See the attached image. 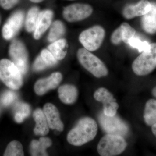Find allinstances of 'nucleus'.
Here are the masks:
<instances>
[{
	"mask_svg": "<svg viewBox=\"0 0 156 156\" xmlns=\"http://www.w3.org/2000/svg\"><path fill=\"white\" fill-rule=\"evenodd\" d=\"M98 132L96 122L89 117L79 120L76 126L69 132L68 141L72 145L80 146L95 138Z\"/></svg>",
	"mask_w": 156,
	"mask_h": 156,
	"instance_id": "obj_1",
	"label": "nucleus"
},
{
	"mask_svg": "<svg viewBox=\"0 0 156 156\" xmlns=\"http://www.w3.org/2000/svg\"><path fill=\"white\" fill-rule=\"evenodd\" d=\"M156 67V43L150 44L147 50L142 52L133 62L132 68L134 73L146 76L151 73Z\"/></svg>",
	"mask_w": 156,
	"mask_h": 156,
	"instance_id": "obj_2",
	"label": "nucleus"
},
{
	"mask_svg": "<svg viewBox=\"0 0 156 156\" xmlns=\"http://www.w3.org/2000/svg\"><path fill=\"white\" fill-rule=\"evenodd\" d=\"M22 74L13 62L8 59L0 61V79L10 89L17 90L22 87Z\"/></svg>",
	"mask_w": 156,
	"mask_h": 156,
	"instance_id": "obj_3",
	"label": "nucleus"
},
{
	"mask_svg": "<svg viewBox=\"0 0 156 156\" xmlns=\"http://www.w3.org/2000/svg\"><path fill=\"white\" fill-rule=\"evenodd\" d=\"M77 58L82 66L96 77H102L108 74L107 68L102 61L87 49H79Z\"/></svg>",
	"mask_w": 156,
	"mask_h": 156,
	"instance_id": "obj_4",
	"label": "nucleus"
},
{
	"mask_svg": "<svg viewBox=\"0 0 156 156\" xmlns=\"http://www.w3.org/2000/svg\"><path fill=\"white\" fill-rule=\"evenodd\" d=\"M127 146V142L123 136L107 134L98 143L97 151L101 156H116L122 154Z\"/></svg>",
	"mask_w": 156,
	"mask_h": 156,
	"instance_id": "obj_5",
	"label": "nucleus"
},
{
	"mask_svg": "<svg viewBox=\"0 0 156 156\" xmlns=\"http://www.w3.org/2000/svg\"><path fill=\"white\" fill-rule=\"evenodd\" d=\"M105 37V30L101 26L95 25L81 33L79 40L85 49L94 51L99 49Z\"/></svg>",
	"mask_w": 156,
	"mask_h": 156,
	"instance_id": "obj_6",
	"label": "nucleus"
},
{
	"mask_svg": "<svg viewBox=\"0 0 156 156\" xmlns=\"http://www.w3.org/2000/svg\"><path fill=\"white\" fill-rule=\"evenodd\" d=\"M98 120L101 128L108 134L123 136L128 134V126L116 115L108 116L101 113L98 116Z\"/></svg>",
	"mask_w": 156,
	"mask_h": 156,
	"instance_id": "obj_7",
	"label": "nucleus"
},
{
	"mask_svg": "<svg viewBox=\"0 0 156 156\" xmlns=\"http://www.w3.org/2000/svg\"><path fill=\"white\" fill-rule=\"evenodd\" d=\"M9 55L14 64L22 74H25L28 69V55L24 44L18 40L11 43L9 50Z\"/></svg>",
	"mask_w": 156,
	"mask_h": 156,
	"instance_id": "obj_8",
	"label": "nucleus"
},
{
	"mask_svg": "<svg viewBox=\"0 0 156 156\" xmlns=\"http://www.w3.org/2000/svg\"><path fill=\"white\" fill-rule=\"evenodd\" d=\"M92 12L93 9L89 5L74 4L64 8L62 14L66 21L75 22L88 18L92 14Z\"/></svg>",
	"mask_w": 156,
	"mask_h": 156,
	"instance_id": "obj_9",
	"label": "nucleus"
},
{
	"mask_svg": "<svg viewBox=\"0 0 156 156\" xmlns=\"http://www.w3.org/2000/svg\"><path fill=\"white\" fill-rule=\"evenodd\" d=\"M95 100L101 102L103 105V113L108 116L116 115L119 105L116 101L113 95L105 88L97 89L94 95Z\"/></svg>",
	"mask_w": 156,
	"mask_h": 156,
	"instance_id": "obj_10",
	"label": "nucleus"
},
{
	"mask_svg": "<svg viewBox=\"0 0 156 156\" xmlns=\"http://www.w3.org/2000/svg\"><path fill=\"white\" fill-rule=\"evenodd\" d=\"M24 14L21 11L15 12L10 17L2 29L3 37L10 40L15 36L22 26Z\"/></svg>",
	"mask_w": 156,
	"mask_h": 156,
	"instance_id": "obj_11",
	"label": "nucleus"
},
{
	"mask_svg": "<svg viewBox=\"0 0 156 156\" xmlns=\"http://www.w3.org/2000/svg\"><path fill=\"white\" fill-rule=\"evenodd\" d=\"M60 73H54L50 76L38 80L34 85V91L37 95H42L51 89L58 87L62 80Z\"/></svg>",
	"mask_w": 156,
	"mask_h": 156,
	"instance_id": "obj_12",
	"label": "nucleus"
},
{
	"mask_svg": "<svg viewBox=\"0 0 156 156\" xmlns=\"http://www.w3.org/2000/svg\"><path fill=\"white\" fill-rule=\"evenodd\" d=\"M43 111L48 121L49 128L53 130L62 131L64 125L60 119L58 109L52 104H46L44 107Z\"/></svg>",
	"mask_w": 156,
	"mask_h": 156,
	"instance_id": "obj_13",
	"label": "nucleus"
},
{
	"mask_svg": "<svg viewBox=\"0 0 156 156\" xmlns=\"http://www.w3.org/2000/svg\"><path fill=\"white\" fill-rule=\"evenodd\" d=\"M151 4L148 0H140L134 5H128L124 8L123 15L126 19L143 16L151 10Z\"/></svg>",
	"mask_w": 156,
	"mask_h": 156,
	"instance_id": "obj_14",
	"label": "nucleus"
},
{
	"mask_svg": "<svg viewBox=\"0 0 156 156\" xmlns=\"http://www.w3.org/2000/svg\"><path fill=\"white\" fill-rule=\"evenodd\" d=\"M53 13L50 10H45L40 12L35 28L34 30V37L36 40L40 39L44 33L51 25Z\"/></svg>",
	"mask_w": 156,
	"mask_h": 156,
	"instance_id": "obj_15",
	"label": "nucleus"
},
{
	"mask_svg": "<svg viewBox=\"0 0 156 156\" xmlns=\"http://www.w3.org/2000/svg\"><path fill=\"white\" fill-rule=\"evenodd\" d=\"M34 120L36 122L34 132L37 135L44 136L49 132V126L48 121L43 110L37 109L34 112Z\"/></svg>",
	"mask_w": 156,
	"mask_h": 156,
	"instance_id": "obj_16",
	"label": "nucleus"
},
{
	"mask_svg": "<svg viewBox=\"0 0 156 156\" xmlns=\"http://www.w3.org/2000/svg\"><path fill=\"white\" fill-rule=\"evenodd\" d=\"M151 4V10L142 16L141 25L146 32L154 34L156 33V3L152 2Z\"/></svg>",
	"mask_w": 156,
	"mask_h": 156,
	"instance_id": "obj_17",
	"label": "nucleus"
},
{
	"mask_svg": "<svg viewBox=\"0 0 156 156\" xmlns=\"http://www.w3.org/2000/svg\"><path fill=\"white\" fill-rule=\"evenodd\" d=\"M58 97L66 104H72L76 101L78 95L77 89L71 85H64L58 89Z\"/></svg>",
	"mask_w": 156,
	"mask_h": 156,
	"instance_id": "obj_18",
	"label": "nucleus"
},
{
	"mask_svg": "<svg viewBox=\"0 0 156 156\" xmlns=\"http://www.w3.org/2000/svg\"><path fill=\"white\" fill-rule=\"evenodd\" d=\"M52 141L47 137H41L38 140H32L30 145L32 156H48L46 149L52 145Z\"/></svg>",
	"mask_w": 156,
	"mask_h": 156,
	"instance_id": "obj_19",
	"label": "nucleus"
},
{
	"mask_svg": "<svg viewBox=\"0 0 156 156\" xmlns=\"http://www.w3.org/2000/svg\"><path fill=\"white\" fill-rule=\"evenodd\" d=\"M67 44L64 39H58L49 45L48 49L57 60H62L67 53Z\"/></svg>",
	"mask_w": 156,
	"mask_h": 156,
	"instance_id": "obj_20",
	"label": "nucleus"
},
{
	"mask_svg": "<svg viewBox=\"0 0 156 156\" xmlns=\"http://www.w3.org/2000/svg\"><path fill=\"white\" fill-rule=\"evenodd\" d=\"M144 118L148 126H152L156 124V100L150 99L147 102Z\"/></svg>",
	"mask_w": 156,
	"mask_h": 156,
	"instance_id": "obj_21",
	"label": "nucleus"
},
{
	"mask_svg": "<svg viewBox=\"0 0 156 156\" xmlns=\"http://www.w3.org/2000/svg\"><path fill=\"white\" fill-rule=\"evenodd\" d=\"M65 28L63 23L59 20L53 22L48 35V40L50 42L57 41L65 33Z\"/></svg>",
	"mask_w": 156,
	"mask_h": 156,
	"instance_id": "obj_22",
	"label": "nucleus"
},
{
	"mask_svg": "<svg viewBox=\"0 0 156 156\" xmlns=\"http://www.w3.org/2000/svg\"><path fill=\"white\" fill-rule=\"evenodd\" d=\"M14 119L18 123H22L30 113V107L27 104L23 102L17 103L15 108Z\"/></svg>",
	"mask_w": 156,
	"mask_h": 156,
	"instance_id": "obj_23",
	"label": "nucleus"
},
{
	"mask_svg": "<svg viewBox=\"0 0 156 156\" xmlns=\"http://www.w3.org/2000/svg\"><path fill=\"white\" fill-rule=\"evenodd\" d=\"M40 11L38 8L33 7L29 11L25 21V27L29 32L34 30Z\"/></svg>",
	"mask_w": 156,
	"mask_h": 156,
	"instance_id": "obj_24",
	"label": "nucleus"
},
{
	"mask_svg": "<svg viewBox=\"0 0 156 156\" xmlns=\"http://www.w3.org/2000/svg\"><path fill=\"white\" fill-rule=\"evenodd\" d=\"M24 155L22 144L17 140H13L9 144L4 154L5 156Z\"/></svg>",
	"mask_w": 156,
	"mask_h": 156,
	"instance_id": "obj_25",
	"label": "nucleus"
},
{
	"mask_svg": "<svg viewBox=\"0 0 156 156\" xmlns=\"http://www.w3.org/2000/svg\"><path fill=\"white\" fill-rule=\"evenodd\" d=\"M120 27L121 29L122 41L128 44L129 40L135 36L136 31L126 23H123Z\"/></svg>",
	"mask_w": 156,
	"mask_h": 156,
	"instance_id": "obj_26",
	"label": "nucleus"
},
{
	"mask_svg": "<svg viewBox=\"0 0 156 156\" xmlns=\"http://www.w3.org/2000/svg\"><path fill=\"white\" fill-rule=\"evenodd\" d=\"M128 44L131 48L137 49L139 52H143L147 50L150 46V44H149L147 41H141L135 36L129 40Z\"/></svg>",
	"mask_w": 156,
	"mask_h": 156,
	"instance_id": "obj_27",
	"label": "nucleus"
},
{
	"mask_svg": "<svg viewBox=\"0 0 156 156\" xmlns=\"http://www.w3.org/2000/svg\"><path fill=\"white\" fill-rule=\"evenodd\" d=\"M17 97V94L11 90H7L0 97V102L4 106H9L14 103Z\"/></svg>",
	"mask_w": 156,
	"mask_h": 156,
	"instance_id": "obj_28",
	"label": "nucleus"
},
{
	"mask_svg": "<svg viewBox=\"0 0 156 156\" xmlns=\"http://www.w3.org/2000/svg\"><path fill=\"white\" fill-rule=\"evenodd\" d=\"M41 56L48 66H53L57 63V59L54 57L49 50L45 49L42 50Z\"/></svg>",
	"mask_w": 156,
	"mask_h": 156,
	"instance_id": "obj_29",
	"label": "nucleus"
},
{
	"mask_svg": "<svg viewBox=\"0 0 156 156\" xmlns=\"http://www.w3.org/2000/svg\"><path fill=\"white\" fill-rule=\"evenodd\" d=\"M48 67V65L45 63L41 55L37 57L34 62L33 69L36 71L43 70Z\"/></svg>",
	"mask_w": 156,
	"mask_h": 156,
	"instance_id": "obj_30",
	"label": "nucleus"
},
{
	"mask_svg": "<svg viewBox=\"0 0 156 156\" xmlns=\"http://www.w3.org/2000/svg\"><path fill=\"white\" fill-rule=\"evenodd\" d=\"M111 41L115 45L119 44L122 41V33L120 27L117 28L112 34Z\"/></svg>",
	"mask_w": 156,
	"mask_h": 156,
	"instance_id": "obj_31",
	"label": "nucleus"
},
{
	"mask_svg": "<svg viewBox=\"0 0 156 156\" xmlns=\"http://www.w3.org/2000/svg\"><path fill=\"white\" fill-rule=\"evenodd\" d=\"M19 0H0V6L5 10L12 9Z\"/></svg>",
	"mask_w": 156,
	"mask_h": 156,
	"instance_id": "obj_32",
	"label": "nucleus"
},
{
	"mask_svg": "<svg viewBox=\"0 0 156 156\" xmlns=\"http://www.w3.org/2000/svg\"><path fill=\"white\" fill-rule=\"evenodd\" d=\"M152 131L154 135L156 136V124L152 126Z\"/></svg>",
	"mask_w": 156,
	"mask_h": 156,
	"instance_id": "obj_33",
	"label": "nucleus"
},
{
	"mask_svg": "<svg viewBox=\"0 0 156 156\" xmlns=\"http://www.w3.org/2000/svg\"><path fill=\"white\" fill-rule=\"evenodd\" d=\"M31 2H33L34 3H39L40 2H41L44 0H30Z\"/></svg>",
	"mask_w": 156,
	"mask_h": 156,
	"instance_id": "obj_34",
	"label": "nucleus"
},
{
	"mask_svg": "<svg viewBox=\"0 0 156 156\" xmlns=\"http://www.w3.org/2000/svg\"><path fill=\"white\" fill-rule=\"evenodd\" d=\"M152 93L154 96H155V97L156 98V87H155L153 89V90Z\"/></svg>",
	"mask_w": 156,
	"mask_h": 156,
	"instance_id": "obj_35",
	"label": "nucleus"
},
{
	"mask_svg": "<svg viewBox=\"0 0 156 156\" xmlns=\"http://www.w3.org/2000/svg\"><path fill=\"white\" fill-rule=\"evenodd\" d=\"M70 1H72V0H70Z\"/></svg>",
	"mask_w": 156,
	"mask_h": 156,
	"instance_id": "obj_36",
	"label": "nucleus"
}]
</instances>
